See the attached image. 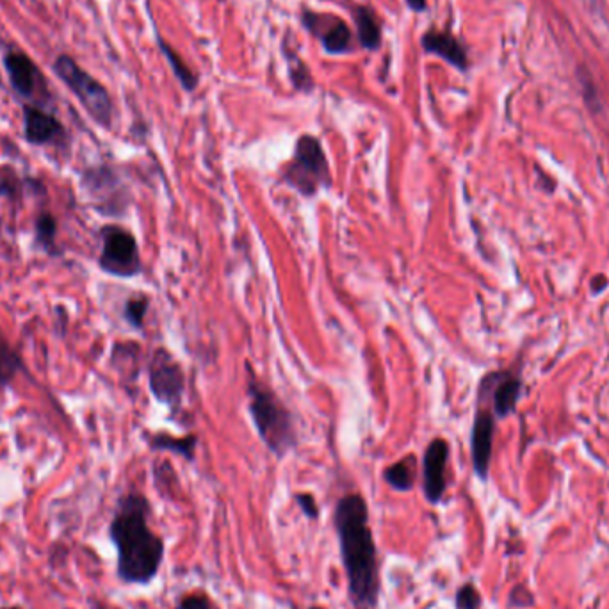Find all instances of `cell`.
Instances as JSON below:
<instances>
[{
    "mask_svg": "<svg viewBox=\"0 0 609 609\" xmlns=\"http://www.w3.org/2000/svg\"><path fill=\"white\" fill-rule=\"evenodd\" d=\"M285 57L289 61V75H291L294 88L298 91H305V93L314 90V79L310 75L309 66L301 61L294 50L287 52Z\"/></svg>",
    "mask_w": 609,
    "mask_h": 609,
    "instance_id": "21",
    "label": "cell"
},
{
    "mask_svg": "<svg viewBox=\"0 0 609 609\" xmlns=\"http://www.w3.org/2000/svg\"><path fill=\"white\" fill-rule=\"evenodd\" d=\"M0 387H2V385H0Z\"/></svg>",
    "mask_w": 609,
    "mask_h": 609,
    "instance_id": "30",
    "label": "cell"
},
{
    "mask_svg": "<svg viewBox=\"0 0 609 609\" xmlns=\"http://www.w3.org/2000/svg\"><path fill=\"white\" fill-rule=\"evenodd\" d=\"M54 70L91 118L102 127H109L113 122V100L106 86L88 74L82 66L77 65L74 57L66 54L57 57Z\"/></svg>",
    "mask_w": 609,
    "mask_h": 609,
    "instance_id": "5",
    "label": "cell"
},
{
    "mask_svg": "<svg viewBox=\"0 0 609 609\" xmlns=\"http://www.w3.org/2000/svg\"><path fill=\"white\" fill-rule=\"evenodd\" d=\"M4 609H18V608H4Z\"/></svg>",
    "mask_w": 609,
    "mask_h": 609,
    "instance_id": "29",
    "label": "cell"
},
{
    "mask_svg": "<svg viewBox=\"0 0 609 609\" xmlns=\"http://www.w3.org/2000/svg\"><path fill=\"white\" fill-rule=\"evenodd\" d=\"M148 300L145 296H136V298H130L125 303V310H123V316L127 319V323L134 328H143L145 323V316H147Z\"/></svg>",
    "mask_w": 609,
    "mask_h": 609,
    "instance_id": "22",
    "label": "cell"
},
{
    "mask_svg": "<svg viewBox=\"0 0 609 609\" xmlns=\"http://www.w3.org/2000/svg\"><path fill=\"white\" fill-rule=\"evenodd\" d=\"M102 252L98 257L100 269L118 278L138 277L141 273V255L138 241L129 230L118 225H107L100 230Z\"/></svg>",
    "mask_w": 609,
    "mask_h": 609,
    "instance_id": "6",
    "label": "cell"
},
{
    "mask_svg": "<svg viewBox=\"0 0 609 609\" xmlns=\"http://www.w3.org/2000/svg\"><path fill=\"white\" fill-rule=\"evenodd\" d=\"M333 529L339 542L351 606L353 609L380 608L382 569L366 497L362 494L342 496L333 510Z\"/></svg>",
    "mask_w": 609,
    "mask_h": 609,
    "instance_id": "1",
    "label": "cell"
},
{
    "mask_svg": "<svg viewBox=\"0 0 609 609\" xmlns=\"http://www.w3.org/2000/svg\"><path fill=\"white\" fill-rule=\"evenodd\" d=\"M328 29L317 33L316 36H321V45L323 49L332 54V56H339V54H346L351 49V31L348 25L342 22L341 18H330V25H326Z\"/></svg>",
    "mask_w": 609,
    "mask_h": 609,
    "instance_id": "15",
    "label": "cell"
},
{
    "mask_svg": "<svg viewBox=\"0 0 609 609\" xmlns=\"http://www.w3.org/2000/svg\"><path fill=\"white\" fill-rule=\"evenodd\" d=\"M157 41H159V47L163 50L166 61L170 63L173 74L177 77V81L180 82V86L186 91H195L196 86H198V77H196L195 72L182 61V57L175 50L171 49L170 45L163 38H159Z\"/></svg>",
    "mask_w": 609,
    "mask_h": 609,
    "instance_id": "18",
    "label": "cell"
},
{
    "mask_svg": "<svg viewBox=\"0 0 609 609\" xmlns=\"http://www.w3.org/2000/svg\"><path fill=\"white\" fill-rule=\"evenodd\" d=\"M196 444H198V439L195 435H187V437L177 439V437H171L166 433H157V435L148 437V446L152 447L154 451H170V453L182 456L187 462L195 460Z\"/></svg>",
    "mask_w": 609,
    "mask_h": 609,
    "instance_id": "16",
    "label": "cell"
},
{
    "mask_svg": "<svg viewBox=\"0 0 609 609\" xmlns=\"http://www.w3.org/2000/svg\"><path fill=\"white\" fill-rule=\"evenodd\" d=\"M415 478L417 471L414 456L392 463L383 471V481L396 492H410L415 487Z\"/></svg>",
    "mask_w": 609,
    "mask_h": 609,
    "instance_id": "17",
    "label": "cell"
},
{
    "mask_svg": "<svg viewBox=\"0 0 609 609\" xmlns=\"http://www.w3.org/2000/svg\"><path fill=\"white\" fill-rule=\"evenodd\" d=\"M148 383L154 398L168 406L171 412H177L182 405V396L186 389V378L179 362L170 351L159 348L148 366Z\"/></svg>",
    "mask_w": 609,
    "mask_h": 609,
    "instance_id": "7",
    "label": "cell"
},
{
    "mask_svg": "<svg viewBox=\"0 0 609 609\" xmlns=\"http://www.w3.org/2000/svg\"><path fill=\"white\" fill-rule=\"evenodd\" d=\"M406 6L415 11V13H423L428 8V2L426 0H405Z\"/></svg>",
    "mask_w": 609,
    "mask_h": 609,
    "instance_id": "26",
    "label": "cell"
},
{
    "mask_svg": "<svg viewBox=\"0 0 609 609\" xmlns=\"http://www.w3.org/2000/svg\"><path fill=\"white\" fill-rule=\"evenodd\" d=\"M309 609H326V608H323V606H310Z\"/></svg>",
    "mask_w": 609,
    "mask_h": 609,
    "instance_id": "27",
    "label": "cell"
},
{
    "mask_svg": "<svg viewBox=\"0 0 609 609\" xmlns=\"http://www.w3.org/2000/svg\"><path fill=\"white\" fill-rule=\"evenodd\" d=\"M494 408H496L497 417H506L512 414L517 398H519L520 382L513 376H503V374H494Z\"/></svg>",
    "mask_w": 609,
    "mask_h": 609,
    "instance_id": "14",
    "label": "cell"
},
{
    "mask_svg": "<svg viewBox=\"0 0 609 609\" xmlns=\"http://www.w3.org/2000/svg\"><path fill=\"white\" fill-rule=\"evenodd\" d=\"M353 20L357 25L358 43L362 49L378 50L382 45V24L380 18L369 6H357L353 9Z\"/></svg>",
    "mask_w": 609,
    "mask_h": 609,
    "instance_id": "13",
    "label": "cell"
},
{
    "mask_svg": "<svg viewBox=\"0 0 609 609\" xmlns=\"http://www.w3.org/2000/svg\"><path fill=\"white\" fill-rule=\"evenodd\" d=\"M449 444L444 439L431 440L423 456V492L428 503L437 506L446 494V467Z\"/></svg>",
    "mask_w": 609,
    "mask_h": 609,
    "instance_id": "9",
    "label": "cell"
},
{
    "mask_svg": "<svg viewBox=\"0 0 609 609\" xmlns=\"http://www.w3.org/2000/svg\"><path fill=\"white\" fill-rule=\"evenodd\" d=\"M152 506L141 494L123 496L114 512L109 538L118 554V577L125 585L148 586L163 565L166 544L148 524Z\"/></svg>",
    "mask_w": 609,
    "mask_h": 609,
    "instance_id": "2",
    "label": "cell"
},
{
    "mask_svg": "<svg viewBox=\"0 0 609 609\" xmlns=\"http://www.w3.org/2000/svg\"><path fill=\"white\" fill-rule=\"evenodd\" d=\"M421 45H423L424 52L444 59L449 65L455 66L462 72H465L469 66L467 50L453 34L447 33V31L430 29L428 33H424Z\"/></svg>",
    "mask_w": 609,
    "mask_h": 609,
    "instance_id": "12",
    "label": "cell"
},
{
    "mask_svg": "<svg viewBox=\"0 0 609 609\" xmlns=\"http://www.w3.org/2000/svg\"><path fill=\"white\" fill-rule=\"evenodd\" d=\"M97 609H107V608H104V606H98Z\"/></svg>",
    "mask_w": 609,
    "mask_h": 609,
    "instance_id": "28",
    "label": "cell"
},
{
    "mask_svg": "<svg viewBox=\"0 0 609 609\" xmlns=\"http://www.w3.org/2000/svg\"><path fill=\"white\" fill-rule=\"evenodd\" d=\"M248 399V410L264 446L277 458L289 455L294 447L298 446V433L289 408L253 373L248 380Z\"/></svg>",
    "mask_w": 609,
    "mask_h": 609,
    "instance_id": "3",
    "label": "cell"
},
{
    "mask_svg": "<svg viewBox=\"0 0 609 609\" xmlns=\"http://www.w3.org/2000/svg\"><path fill=\"white\" fill-rule=\"evenodd\" d=\"M284 180L307 198L316 196L323 187L332 186L330 164L319 139L305 134L296 141L293 161L285 168Z\"/></svg>",
    "mask_w": 609,
    "mask_h": 609,
    "instance_id": "4",
    "label": "cell"
},
{
    "mask_svg": "<svg viewBox=\"0 0 609 609\" xmlns=\"http://www.w3.org/2000/svg\"><path fill=\"white\" fill-rule=\"evenodd\" d=\"M24 136L27 143H31L34 147H43L63 138L65 127L54 114L29 104L24 107Z\"/></svg>",
    "mask_w": 609,
    "mask_h": 609,
    "instance_id": "10",
    "label": "cell"
},
{
    "mask_svg": "<svg viewBox=\"0 0 609 609\" xmlns=\"http://www.w3.org/2000/svg\"><path fill=\"white\" fill-rule=\"evenodd\" d=\"M34 236L45 252L56 255L57 221L50 212L38 216L34 223Z\"/></svg>",
    "mask_w": 609,
    "mask_h": 609,
    "instance_id": "19",
    "label": "cell"
},
{
    "mask_svg": "<svg viewBox=\"0 0 609 609\" xmlns=\"http://www.w3.org/2000/svg\"><path fill=\"white\" fill-rule=\"evenodd\" d=\"M177 609H218L207 593H187L177 602Z\"/></svg>",
    "mask_w": 609,
    "mask_h": 609,
    "instance_id": "25",
    "label": "cell"
},
{
    "mask_svg": "<svg viewBox=\"0 0 609 609\" xmlns=\"http://www.w3.org/2000/svg\"><path fill=\"white\" fill-rule=\"evenodd\" d=\"M494 431H496V421L492 415L488 412H480L476 415L471 437L472 465L481 481L487 480L490 471Z\"/></svg>",
    "mask_w": 609,
    "mask_h": 609,
    "instance_id": "11",
    "label": "cell"
},
{
    "mask_svg": "<svg viewBox=\"0 0 609 609\" xmlns=\"http://www.w3.org/2000/svg\"><path fill=\"white\" fill-rule=\"evenodd\" d=\"M294 503L300 508V512L309 520H317L321 517V508L317 504L316 497L309 492H298L294 494Z\"/></svg>",
    "mask_w": 609,
    "mask_h": 609,
    "instance_id": "24",
    "label": "cell"
},
{
    "mask_svg": "<svg viewBox=\"0 0 609 609\" xmlns=\"http://www.w3.org/2000/svg\"><path fill=\"white\" fill-rule=\"evenodd\" d=\"M4 68L8 72L13 90L17 91L20 97L25 100L49 97L45 75L41 74L40 68L24 52L20 50L8 52L4 57Z\"/></svg>",
    "mask_w": 609,
    "mask_h": 609,
    "instance_id": "8",
    "label": "cell"
},
{
    "mask_svg": "<svg viewBox=\"0 0 609 609\" xmlns=\"http://www.w3.org/2000/svg\"><path fill=\"white\" fill-rule=\"evenodd\" d=\"M456 609H480L481 595L472 583H465L455 593Z\"/></svg>",
    "mask_w": 609,
    "mask_h": 609,
    "instance_id": "23",
    "label": "cell"
},
{
    "mask_svg": "<svg viewBox=\"0 0 609 609\" xmlns=\"http://www.w3.org/2000/svg\"><path fill=\"white\" fill-rule=\"evenodd\" d=\"M22 360L18 358L17 353L9 346L8 342L0 337V385H8L18 371H22Z\"/></svg>",
    "mask_w": 609,
    "mask_h": 609,
    "instance_id": "20",
    "label": "cell"
}]
</instances>
